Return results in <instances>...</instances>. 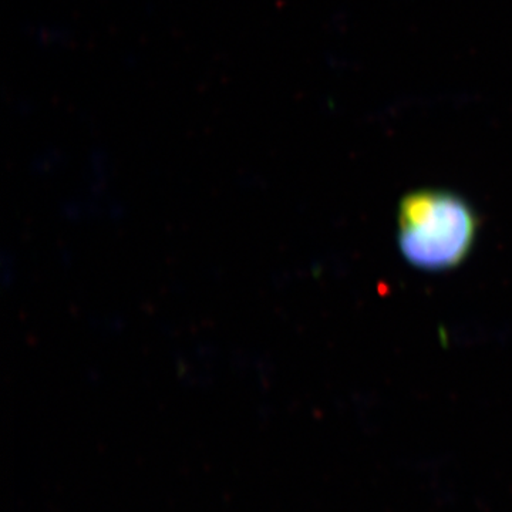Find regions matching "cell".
Returning <instances> with one entry per match:
<instances>
[{
	"instance_id": "6da1fadb",
	"label": "cell",
	"mask_w": 512,
	"mask_h": 512,
	"mask_svg": "<svg viewBox=\"0 0 512 512\" xmlns=\"http://www.w3.org/2000/svg\"><path fill=\"white\" fill-rule=\"evenodd\" d=\"M477 228L473 208L451 192H413L400 204V251L410 264L426 271H443L464 261Z\"/></svg>"
}]
</instances>
